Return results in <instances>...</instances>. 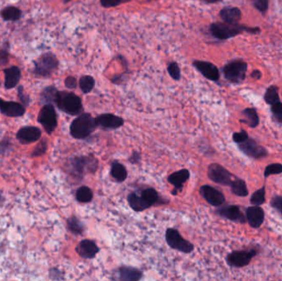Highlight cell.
Segmentation results:
<instances>
[{
  "label": "cell",
  "mask_w": 282,
  "mask_h": 281,
  "mask_svg": "<svg viewBox=\"0 0 282 281\" xmlns=\"http://www.w3.org/2000/svg\"><path fill=\"white\" fill-rule=\"evenodd\" d=\"M250 203L253 206H261L266 202V186L261 187L260 189L254 191L251 195Z\"/></svg>",
  "instance_id": "obj_35"
},
{
  "label": "cell",
  "mask_w": 282,
  "mask_h": 281,
  "mask_svg": "<svg viewBox=\"0 0 282 281\" xmlns=\"http://www.w3.org/2000/svg\"><path fill=\"white\" fill-rule=\"evenodd\" d=\"M95 79L90 75H83L80 77L78 81L80 89L85 94H88L93 90L95 87Z\"/></svg>",
  "instance_id": "obj_33"
},
{
  "label": "cell",
  "mask_w": 282,
  "mask_h": 281,
  "mask_svg": "<svg viewBox=\"0 0 282 281\" xmlns=\"http://www.w3.org/2000/svg\"><path fill=\"white\" fill-rule=\"evenodd\" d=\"M95 122L97 127H101L104 130H116L124 125L123 118L110 113L97 115L95 118Z\"/></svg>",
  "instance_id": "obj_15"
},
{
  "label": "cell",
  "mask_w": 282,
  "mask_h": 281,
  "mask_svg": "<svg viewBox=\"0 0 282 281\" xmlns=\"http://www.w3.org/2000/svg\"><path fill=\"white\" fill-rule=\"evenodd\" d=\"M194 68L200 73L202 75L212 82H218L220 78L219 70L216 65L208 62V61H198L195 59L192 61Z\"/></svg>",
  "instance_id": "obj_14"
},
{
  "label": "cell",
  "mask_w": 282,
  "mask_h": 281,
  "mask_svg": "<svg viewBox=\"0 0 282 281\" xmlns=\"http://www.w3.org/2000/svg\"><path fill=\"white\" fill-rule=\"evenodd\" d=\"M98 168V160L93 155L78 156L70 160L69 163V173L79 180L86 173H95Z\"/></svg>",
  "instance_id": "obj_2"
},
{
  "label": "cell",
  "mask_w": 282,
  "mask_h": 281,
  "mask_svg": "<svg viewBox=\"0 0 282 281\" xmlns=\"http://www.w3.org/2000/svg\"><path fill=\"white\" fill-rule=\"evenodd\" d=\"M37 122L43 126L46 132L52 134L58 125L57 114L53 104H45L38 114Z\"/></svg>",
  "instance_id": "obj_10"
},
{
  "label": "cell",
  "mask_w": 282,
  "mask_h": 281,
  "mask_svg": "<svg viewBox=\"0 0 282 281\" xmlns=\"http://www.w3.org/2000/svg\"><path fill=\"white\" fill-rule=\"evenodd\" d=\"M140 154L138 152L134 151L131 157H129V161L132 164H136L140 161Z\"/></svg>",
  "instance_id": "obj_48"
},
{
  "label": "cell",
  "mask_w": 282,
  "mask_h": 281,
  "mask_svg": "<svg viewBox=\"0 0 282 281\" xmlns=\"http://www.w3.org/2000/svg\"><path fill=\"white\" fill-rule=\"evenodd\" d=\"M207 176L213 183L226 187H230L232 182L236 177V176L232 174L230 171H228L226 168L216 163L209 165L207 168Z\"/></svg>",
  "instance_id": "obj_9"
},
{
  "label": "cell",
  "mask_w": 282,
  "mask_h": 281,
  "mask_svg": "<svg viewBox=\"0 0 282 281\" xmlns=\"http://www.w3.org/2000/svg\"><path fill=\"white\" fill-rule=\"evenodd\" d=\"M258 254L257 249L236 250L228 254L226 256V263L228 266L234 268H243L250 264L255 256Z\"/></svg>",
  "instance_id": "obj_7"
},
{
  "label": "cell",
  "mask_w": 282,
  "mask_h": 281,
  "mask_svg": "<svg viewBox=\"0 0 282 281\" xmlns=\"http://www.w3.org/2000/svg\"><path fill=\"white\" fill-rule=\"evenodd\" d=\"M264 101L268 105H274L280 101L279 96V88L276 85H272L266 91L264 94Z\"/></svg>",
  "instance_id": "obj_30"
},
{
  "label": "cell",
  "mask_w": 282,
  "mask_h": 281,
  "mask_svg": "<svg viewBox=\"0 0 282 281\" xmlns=\"http://www.w3.org/2000/svg\"><path fill=\"white\" fill-rule=\"evenodd\" d=\"M270 206L282 215V195H276L271 199Z\"/></svg>",
  "instance_id": "obj_43"
},
{
  "label": "cell",
  "mask_w": 282,
  "mask_h": 281,
  "mask_svg": "<svg viewBox=\"0 0 282 281\" xmlns=\"http://www.w3.org/2000/svg\"><path fill=\"white\" fill-rule=\"evenodd\" d=\"M0 111L9 117H20L25 114L26 109L21 103L16 102L4 101L0 98Z\"/></svg>",
  "instance_id": "obj_19"
},
{
  "label": "cell",
  "mask_w": 282,
  "mask_h": 281,
  "mask_svg": "<svg viewBox=\"0 0 282 281\" xmlns=\"http://www.w3.org/2000/svg\"><path fill=\"white\" fill-rule=\"evenodd\" d=\"M248 65L242 59H234L226 64L223 68V74L226 80L232 84H239L246 78Z\"/></svg>",
  "instance_id": "obj_6"
},
{
  "label": "cell",
  "mask_w": 282,
  "mask_h": 281,
  "mask_svg": "<svg viewBox=\"0 0 282 281\" xmlns=\"http://www.w3.org/2000/svg\"><path fill=\"white\" fill-rule=\"evenodd\" d=\"M143 277V272L131 267H122L118 269V279L123 281H138Z\"/></svg>",
  "instance_id": "obj_22"
},
{
  "label": "cell",
  "mask_w": 282,
  "mask_h": 281,
  "mask_svg": "<svg viewBox=\"0 0 282 281\" xmlns=\"http://www.w3.org/2000/svg\"><path fill=\"white\" fill-rule=\"evenodd\" d=\"M0 202H2V196L0 195Z\"/></svg>",
  "instance_id": "obj_52"
},
{
  "label": "cell",
  "mask_w": 282,
  "mask_h": 281,
  "mask_svg": "<svg viewBox=\"0 0 282 281\" xmlns=\"http://www.w3.org/2000/svg\"><path fill=\"white\" fill-rule=\"evenodd\" d=\"M219 17L224 23L238 24L242 18V12L237 7H225L219 11Z\"/></svg>",
  "instance_id": "obj_21"
},
{
  "label": "cell",
  "mask_w": 282,
  "mask_h": 281,
  "mask_svg": "<svg viewBox=\"0 0 282 281\" xmlns=\"http://www.w3.org/2000/svg\"><path fill=\"white\" fill-rule=\"evenodd\" d=\"M42 136V130L36 126H24L18 130L16 138L23 145H29L39 140Z\"/></svg>",
  "instance_id": "obj_16"
},
{
  "label": "cell",
  "mask_w": 282,
  "mask_h": 281,
  "mask_svg": "<svg viewBox=\"0 0 282 281\" xmlns=\"http://www.w3.org/2000/svg\"><path fill=\"white\" fill-rule=\"evenodd\" d=\"M242 115L244 119H240L239 122L241 123L247 125V126L252 129L257 128V126H258L259 122H260L257 110L253 108V107L245 108L242 111Z\"/></svg>",
  "instance_id": "obj_24"
},
{
  "label": "cell",
  "mask_w": 282,
  "mask_h": 281,
  "mask_svg": "<svg viewBox=\"0 0 282 281\" xmlns=\"http://www.w3.org/2000/svg\"><path fill=\"white\" fill-rule=\"evenodd\" d=\"M247 222L253 229L261 228L265 220V211L260 206H249L246 209Z\"/></svg>",
  "instance_id": "obj_17"
},
{
  "label": "cell",
  "mask_w": 282,
  "mask_h": 281,
  "mask_svg": "<svg viewBox=\"0 0 282 281\" xmlns=\"http://www.w3.org/2000/svg\"><path fill=\"white\" fill-rule=\"evenodd\" d=\"M251 78H253L254 80H259L261 78V73L258 69H255L251 74Z\"/></svg>",
  "instance_id": "obj_50"
},
{
  "label": "cell",
  "mask_w": 282,
  "mask_h": 281,
  "mask_svg": "<svg viewBox=\"0 0 282 281\" xmlns=\"http://www.w3.org/2000/svg\"><path fill=\"white\" fill-rule=\"evenodd\" d=\"M55 103L61 111L68 115L76 116L84 112L82 100L74 92L58 91Z\"/></svg>",
  "instance_id": "obj_3"
},
{
  "label": "cell",
  "mask_w": 282,
  "mask_h": 281,
  "mask_svg": "<svg viewBox=\"0 0 282 281\" xmlns=\"http://www.w3.org/2000/svg\"><path fill=\"white\" fill-rule=\"evenodd\" d=\"M167 244L172 249L177 250L183 253H191L193 252L194 245L183 237L179 231L173 228L167 229L165 233Z\"/></svg>",
  "instance_id": "obj_8"
},
{
  "label": "cell",
  "mask_w": 282,
  "mask_h": 281,
  "mask_svg": "<svg viewBox=\"0 0 282 281\" xmlns=\"http://www.w3.org/2000/svg\"><path fill=\"white\" fill-rule=\"evenodd\" d=\"M249 134L247 132L246 130H241L239 132H235L233 134V140H234V143L237 144V145H239V144L245 142V140H247L249 138Z\"/></svg>",
  "instance_id": "obj_42"
},
{
  "label": "cell",
  "mask_w": 282,
  "mask_h": 281,
  "mask_svg": "<svg viewBox=\"0 0 282 281\" xmlns=\"http://www.w3.org/2000/svg\"><path fill=\"white\" fill-rule=\"evenodd\" d=\"M199 193L207 203L215 207H219L226 203V199L225 195L220 191L217 190L215 187H211L210 185H204L203 187H200Z\"/></svg>",
  "instance_id": "obj_13"
},
{
  "label": "cell",
  "mask_w": 282,
  "mask_h": 281,
  "mask_svg": "<svg viewBox=\"0 0 282 281\" xmlns=\"http://www.w3.org/2000/svg\"><path fill=\"white\" fill-rule=\"evenodd\" d=\"M5 73V86L6 89L15 88L21 78V70L17 66H12L4 70Z\"/></svg>",
  "instance_id": "obj_23"
},
{
  "label": "cell",
  "mask_w": 282,
  "mask_h": 281,
  "mask_svg": "<svg viewBox=\"0 0 282 281\" xmlns=\"http://www.w3.org/2000/svg\"><path fill=\"white\" fill-rule=\"evenodd\" d=\"M189 177L190 172L188 169H182V170L173 172L170 176H169L168 182L169 184L173 186V191L172 192L173 195H177L178 191L183 189L184 184L187 183V180L189 179Z\"/></svg>",
  "instance_id": "obj_20"
},
{
  "label": "cell",
  "mask_w": 282,
  "mask_h": 281,
  "mask_svg": "<svg viewBox=\"0 0 282 281\" xmlns=\"http://www.w3.org/2000/svg\"><path fill=\"white\" fill-rule=\"evenodd\" d=\"M282 173V164L275 163L271 164L266 167L264 170V176L265 178H268L272 175H279Z\"/></svg>",
  "instance_id": "obj_37"
},
{
  "label": "cell",
  "mask_w": 282,
  "mask_h": 281,
  "mask_svg": "<svg viewBox=\"0 0 282 281\" xmlns=\"http://www.w3.org/2000/svg\"><path fill=\"white\" fill-rule=\"evenodd\" d=\"M255 9L261 13H265L269 7V0H251Z\"/></svg>",
  "instance_id": "obj_41"
},
{
  "label": "cell",
  "mask_w": 282,
  "mask_h": 281,
  "mask_svg": "<svg viewBox=\"0 0 282 281\" xmlns=\"http://www.w3.org/2000/svg\"><path fill=\"white\" fill-rule=\"evenodd\" d=\"M9 63V52L6 49L0 50V66H5Z\"/></svg>",
  "instance_id": "obj_47"
},
{
  "label": "cell",
  "mask_w": 282,
  "mask_h": 281,
  "mask_svg": "<svg viewBox=\"0 0 282 281\" xmlns=\"http://www.w3.org/2000/svg\"><path fill=\"white\" fill-rule=\"evenodd\" d=\"M167 70L169 73V76L173 78L175 81H179L181 79V69L179 67L178 64L175 61L169 62V65L167 66Z\"/></svg>",
  "instance_id": "obj_36"
},
{
  "label": "cell",
  "mask_w": 282,
  "mask_h": 281,
  "mask_svg": "<svg viewBox=\"0 0 282 281\" xmlns=\"http://www.w3.org/2000/svg\"><path fill=\"white\" fill-rule=\"evenodd\" d=\"M75 251L80 257L84 259H93L98 253V246L93 240L84 239L76 247Z\"/></svg>",
  "instance_id": "obj_18"
},
{
  "label": "cell",
  "mask_w": 282,
  "mask_h": 281,
  "mask_svg": "<svg viewBox=\"0 0 282 281\" xmlns=\"http://www.w3.org/2000/svg\"><path fill=\"white\" fill-rule=\"evenodd\" d=\"M209 31L211 36L218 40L225 41L238 36L243 32H248L249 34H259L261 29L259 28H249L246 26L239 24H230L226 23H211L209 27Z\"/></svg>",
  "instance_id": "obj_1"
},
{
  "label": "cell",
  "mask_w": 282,
  "mask_h": 281,
  "mask_svg": "<svg viewBox=\"0 0 282 281\" xmlns=\"http://www.w3.org/2000/svg\"><path fill=\"white\" fill-rule=\"evenodd\" d=\"M12 144L9 138H5L4 140L0 141V153L5 154L8 150H10Z\"/></svg>",
  "instance_id": "obj_46"
},
{
  "label": "cell",
  "mask_w": 282,
  "mask_h": 281,
  "mask_svg": "<svg viewBox=\"0 0 282 281\" xmlns=\"http://www.w3.org/2000/svg\"><path fill=\"white\" fill-rule=\"evenodd\" d=\"M127 200H128L130 207L135 212H141V211H144V210H147V209H150V207L143 202L140 195H138L135 192L130 194L128 197H127Z\"/></svg>",
  "instance_id": "obj_27"
},
{
  "label": "cell",
  "mask_w": 282,
  "mask_h": 281,
  "mask_svg": "<svg viewBox=\"0 0 282 281\" xmlns=\"http://www.w3.org/2000/svg\"><path fill=\"white\" fill-rule=\"evenodd\" d=\"M76 199L77 202L79 203H89L92 202V199L93 198V193L92 190L89 187H81L77 190L75 195Z\"/></svg>",
  "instance_id": "obj_32"
},
{
  "label": "cell",
  "mask_w": 282,
  "mask_h": 281,
  "mask_svg": "<svg viewBox=\"0 0 282 281\" xmlns=\"http://www.w3.org/2000/svg\"><path fill=\"white\" fill-rule=\"evenodd\" d=\"M207 4H216V3L220 2L222 0H203Z\"/></svg>",
  "instance_id": "obj_51"
},
{
  "label": "cell",
  "mask_w": 282,
  "mask_h": 281,
  "mask_svg": "<svg viewBox=\"0 0 282 281\" xmlns=\"http://www.w3.org/2000/svg\"><path fill=\"white\" fill-rule=\"evenodd\" d=\"M47 148H48V143H47V138H43L39 143L36 145V147L32 152V157H41L47 153Z\"/></svg>",
  "instance_id": "obj_38"
},
{
  "label": "cell",
  "mask_w": 282,
  "mask_h": 281,
  "mask_svg": "<svg viewBox=\"0 0 282 281\" xmlns=\"http://www.w3.org/2000/svg\"><path fill=\"white\" fill-rule=\"evenodd\" d=\"M65 85L69 89H74L78 86L77 78L74 76H68L67 78L65 79Z\"/></svg>",
  "instance_id": "obj_45"
},
{
  "label": "cell",
  "mask_w": 282,
  "mask_h": 281,
  "mask_svg": "<svg viewBox=\"0 0 282 281\" xmlns=\"http://www.w3.org/2000/svg\"><path fill=\"white\" fill-rule=\"evenodd\" d=\"M67 228L74 235H82L85 232V225L76 216H71L67 219Z\"/></svg>",
  "instance_id": "obj_29"
},
{
  "label": "cell",
  "mask_w": 282,
  "mask_h": 281,
  "mask_svg": "<svg viewBox=\"0 0 282 281\" xmlns=\"http://www.w3.org/2000/svg\"><path fill=\"white\" fill-rule=\"evenodd\" d=\"M231 192L238 197H247L249 195L247 183L244 179L238 178L236 176L230 184Z\"/></svg>",
  "instance_id": "obj_25"
},
{
  "label": "cell",
  "mask_w": 282,
  "mask_h": 281,
  "mask_svg": "<svg viewBox=\"0 0 282 281\" xmlns=\"http://www.w3.org/2000/svg\"><path fill=\"white\" fill-rule=\"evenodd\" d=\"M131 0H100V5L104 7V9H110L115 8L123 5L125 3L130 2Z\"/></svg>",
  "instance_id": "obj_40"
},
{
  "label": "cell",
  "mask_w": 282,
  "mask_h": 281,
  "mask_svg": "<svg viewBox=\"0 0 282 281\" xmlns=\"http://www.w3.org/2000/svg\"><path fill=\"white\" fill-rule=\"evenodd\" d=\"M139 195L143 199V202L150 208L160 202L159 195H158V192L155 189L151 188V187L143 190L141 191Z\"/></svg>",
  "instance_id": "obj_28"
},
{
  "label": "cell",
  "mask_w": 282,
  "mask_h": 281,
  "mask_svg": "<svg viewBox=\"0 0 282 281\" xmlns=\"http://www.w3.org/2000/svg\"><path fill=\"white\" fill-rule=\"evenodd\" d=\"M124 79L125 74H117V75H114L112 79H111V81H112V84H122V83L124 81Z\"/></svg>",
  "instance_id": "obj_49"
},
{
  "label": "cell",
  "mask_w": 282,
  "mask_h": 281,
  "mask_svg": "<svg viewBox=\"0 0 282 281\" xmlns=\"http://www.w3.org/2000/svg\"><path fill=\"white\" fill-rule=\"evenodd\" d=\"M1 17L5 21H17L21 18L22 11L16 7H8L1 12Z\"/></svg>",
  "instance_id": "obj_31"
},
{
  "label": "cell",
  "mask_w": 282,
  "mask_h": 281,
  "mask_svg": "<svg viewBox=\"0 0 282 281\" xmlns=\"http://www.w3.org/2000/svg\"><path fill=\"white\" fill-rule=\"evenodd\" d=\"M111 175L117 183H120L127 180L128 173H127V168L123 164L118 163L117 161H115L112 162Z\"/></svg>",
  "instance_id": "obj_26"
},
{
  "label": "cell",
  "mask_w": 282,
  "mask_h": 281,
  "mask_svg": "<svg viewBox=\"0 0 282 281\" xmlns=\"http://www.w3.org/2000/svg\"><path fill=\"white\" fill-rule=\"evenodd\" d=\"M59 67V61L53 53H45L34 61L33 74L39 77H51Z\"/></svg>",
  "instance_id": "obj_5"
},
{
  "label": "cell",
  "mask_w": 282,
  "mask_h": 281,
  "mask_svg": "<svg viewBox=\"0 0 282 281\" xmlns=\"http://www.w3.org/2000/svg\"><path fill=\"white\" fill-rule=\"evenodd\" d=\"M272 116L276 122L282 125V103H279L272 105L271 107Z\"/></svg>",
  "instance_id": "obj_39"
},
{
  "label": "cell",
  "mask_w": 282,
  "mask_h": 281,
  "mask_svg": "<svg viewBox=\"0 0 282 281\" xmlns=\"http://www.w3.org/2000/svg\"><path fill=\"white\" fill-rule=\"evenodd\" d=\"M17 92H18V98L20 99L21 103L24 104V107L29 106L30 103H31V99H30L29 96L28 94L24 93V87L19 86Z\"/></svg>",
  "instance_id": "obj_44"
},
{
  "label": "cell",
  "mask_w": 282,
  "mask_h": 281,
  "mask_svg": "<svg viewBox=\"0 0 282 281\" xmlns=\"http://www.w3.org/2000/svg\"><path fill=\"white\" fill-rule=\"evenodd\" d=\"M97 127L95 118L90 113L83 112L72 122L70 132L71 136L76 139H85L90 136Z\"/></svg>",
  "instance_id": "obj_4"
},
{
  "label": "cell",
  "mask_w": 282,
  "mask_h": 281,
  "mask_svg": "<svg viewBox=\"0 0 282 281\" xmlns=\"http://www.w3.org/2000/svg\"><path fill=\"white\" fill-rule=\"evenodd\" d=\"M238 147L240 151L253 159H261L268 157L269 154L268 149L263 145H259L254 138L251 137H249L245 142L238 145Z\"/></svg>",
  "instance_id": "obj_11"
},
{
  "label": "cell",
  "mask_w": 282,
  "mask_h": 281,
  "mask_svg": "<svg viewBox=\"0 0 282 281\" xmlns=\"http://www.w3.org/2000/svg\"><path fill=\"white\" fill-rule=\"evenodd\" d=\"M215 213L222 218L241 225H245L247 222L246 215H245L240 206L236 205H222L215 210Z\"/></svg>",
  "instance_id": "obj_12"
},
{
  "label": "cell",
  "mask_w": 282,
  "mask_h": 281,
  "mask_svg": "<svg viewBox=\"0 0 282 281\" xmlns=\"http://www.w3.org/2000/svg\"><path fill=\"white\" fill-rule=\"evenodd\" d=\"M57 90L54 86H49L45 88L41 93V101L44 104H52L55 103Z\"/></svg>",
  "instance_id": "obj_34"
}]
</instances>
